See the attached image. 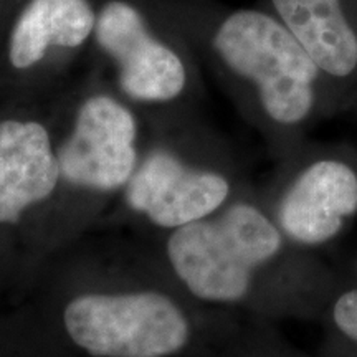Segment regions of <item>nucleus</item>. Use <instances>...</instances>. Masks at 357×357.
<instances>
[{
    "label": "nucleus",
    "instance_id": "1",
    "mask_svg": "<svg viewBox=\"0 0 357 357\" xmlns=\"http://www.w3.org/2000/svg\"><path fill=\"white\" fill-rule=\"evenodd\" d=\"M192 50L273 131H296L336 95L300 42L268 8L218 0H153Z\"/></svg>",
    "mask_w": 357,
    "mask_h": 357
},
{
    "label": "nucleus",
    "instance_id": "2",
    "mask_svg": "<svg viewBox=\"0 0 357 357\" xmlns=\"http://www.w3.org/2000/svg\"><path fill=\"white\" fill-rule=\"evenodd\" d=\"M91 52L114 71L119 95L169 108L195 88V53L153 0H95Z\"/></svg>",
    "mask_w": 357,
    "mask_h": 357
},
{
    "label": "nucleus",
    "instance_id": "3",
    "mask_svg": "<svg viewBox=\"0 0 357 357\" xmlns=\"http://www.w3.org/2000/svg\"><path fill=\"white\" fill-rule=\"evenodd\" d=\"M280 230L255 205L235 204L220 217L178 227L169 236V261L199 300L235 303L245 298L253 273L278 255Z\"/></svg>",
    "mask_w": 357,
    "mask_h": 357
},
{
    "label": "nucleus",
    "instance_id": "4",
    "mask_svg": "<svg viewBox=\"0 0 357 357\" xmlns=\"http://www.w3.org/2000/svg\"><path fill=\"white\" fill-rule=\"evenodd\" d=\"M71 341L95 357H169L190 337L185 314L155 291L83 294L63 312Z\"/></svg>",
    "mask_w": 357,
    "mask_h": 357
},
{
    "label": "nucleus",
    "instance_id": "5",
    "mask_svg": "<svg viewBox=\"0 0 357 357\" xmlns=\"http://www.w3.org/2000/svg\"><path fill=\"white\" fill-rule=\"evenodd\" d=\"M66 136L56 149L66 181L96 190L126 185L137 169L139 118L111 89H84L70 108Z\"/></svg>",
    "mask_w": 357,
    "mask_h": 357
},
{
    "label": "nucleus",
    "instance_id": "6",
    "mask_svg": "<svg viewBox=\"0 0 357 357\" xmlns=\"http://www.w3.org/2000/svg\"><path fill=\"white\" fill-rule=\"evenodd\" d=\"M95 0H19L6 15L3 60L19 77H47L91 52Z\"/></svg>",
    "mask_w": 357,
    "mask_h": 357
},
{
    "label": "nucleus",
    "instance_id": "7",
    "mask_svg": "<svg viewBox=\"0 0 357 357\" xmlns=\"http://www.w3.org/2000/svg\"><path fill=\"white\" fill-rule=\"evenodd\" d=\"M230 184L213 171L192 167L174 151L158 147L128 185V204L164 229L207 218L229 199Z\"/></svg>",
    "mask_w": 357,
    "mask_h": 357
},
{
    "label": "nucleus",
    "instance_id": "8",
    "mask_svg": "<svg viewBox=\"0 0 357 357\" xmlns=\"http://www.w3.org/2000/svg\"><path fill=\"white\" fill-rule=\"evenodd\" d=\"M357 212V174L341 159L323 158L303 169L280 202L281 230L293 242L323 245Z\"/></svg>",
    "mask_w": 357,
    "mask_h": 357
},
{
    "label": "nucleus",
    "instance_id": "9",
    "mask_svg": "<svg viewBox=\"0 0 357 357\" xmlns=\"http://www.w3.org/2000/svg\"><path fill=\"white\" fill-rule=\"evenodd\" d=\"M337 93L357 84V0H260Z\"/></svg>",
    "mask_w": 357,
    "mask_h": 357
},
{
    "label": "nucleus",
    "instance_id": "10",
    "mask_svg": "<svg viewBox=\"0 0 357 357\" xmlns=\"http://www.w3.org/2000/svg\"><path fill=\"white\" fill-rule=\"evenodd\" d=\"M61 176L48 124L37 118L0 121V223H15L48 199Z\"/></svg>",
    "mask_w": 357,
    "mask_h": 357
},
{
    "label": "nucleus",
    "instance_id": "11",
    "mask_svg": "<svg viewBox=\"0 0 357 357\" xmlns=\"http://www.w3.org/2000/svg\"><path fill=\"white\" fill-rule=\"evenodd\" d=\"M334 324L344 336L357 342V289L342 293L333 307Z\"/></svg>",
    "mask_w": 357,
    "mask_h": 357
},
{
    "label": "nucleus",
    "instance_id": "12",
    "mask_svg": "<svg viewBox=\"0 0 357 357\" xmlns=\"http://www.w3.org/2000/svg\"><path fill=\"white\" fill-rule=\"evenodd\" d=\"M17 2H19V0H0V17L7 15V13L10 12V8L15 6Z\"/></svg>",
    "mask_w": 357,
    "mask_h": 357
}]
</instances>
